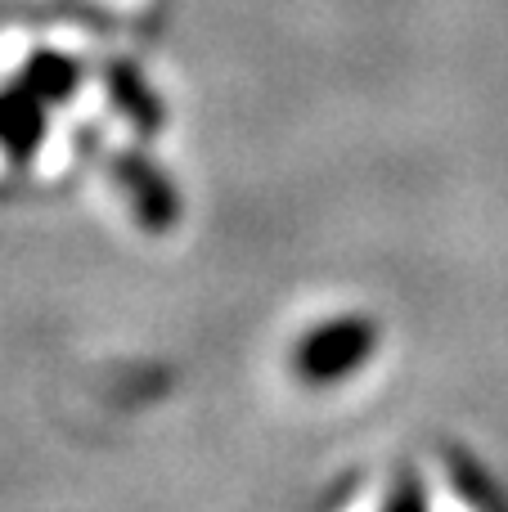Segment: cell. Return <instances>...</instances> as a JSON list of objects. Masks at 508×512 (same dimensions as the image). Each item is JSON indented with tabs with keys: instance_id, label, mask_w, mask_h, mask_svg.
I'll use <instances>...</instances> for the list:
<instances>
[{
	"instance_id": "obj_2",
	"label": "cell",
	"mask_w": 508,
	"mask_h": 512,
	"mask_svg": "<svg viewBox=\"0 0 508 512\" xmlns=\"http://www.w3.org/2000/svg\"><path fill=\"white\" fill-rule=\"evenodd\" d=\"M113 176H117V185H122L126 203L135 207V216H140L144 230H149V234L176 230L180 194H176V185H171V176L149 158V153H135V149L117 153V158H113Z\"/></svg>"
},
{
	"instance_id": "obj_3",
	"label": "cell",
	"mask_w": 508,
	"mask_h": 512,
	"mask_svg": "<svg viewBox=\"0 0 508 512\" xmlns=\"http://www.w3.org/2000/svg\"><path fill=\"white\" fill-rule=\"evenodd\" d=\"M45 140V104L23 86V81H9L0 90V149L14 167H27L36 158Z\"/></svg>"
},
{
	"instance_id": "obj_1",
	"label": "cell",
	"mask_w": 508,
	"mask_h": 512,
	"mask_svg": "<svg viewBox=\"0 0 508 512\" xmlns=\"http://www.w3.org/2000/svg\"><path fill=\"white\" fill-rule=\"evenodd\" d=\"M378 351V324L365 315H333L306 328L293 346V378L302 387H338L356 378Z\"/></svg>"
},
{
	"instance_id": "obj_5",
	"label": "cell",
	"mask_w": 508,
	"mask_h": 512,
	"mask_svg": "<svg viewBox=\"0 0 508 512\" xmlns=\"http://www.w3.org/2000/svg\"><path fill=\"white\" fill-rule=\"evenodd\" d=\"M18 81H23L41 104H68L81 86V63L59 50H36V54H27V63L18 68Z\"/></svg>"
},
{
	"instance_id": "obj_4",
	"label": "cell",
	"mask_w": 508,
	"mask_h": 512,
	"mask_svg": "<svg viewBox=\"0 0 508 512\" xmlns=\"http://www.w3.org/2000/svg\"><path fill=\"white\" fill-rule=\"evenodd\" d=\"M104 90H108V99H113L117 113L135 126V135H144V140L162 135V126H167V108H162L158 90L144 81V72L135 68V63H108Z\"/></svg>"
}]
</instances>
